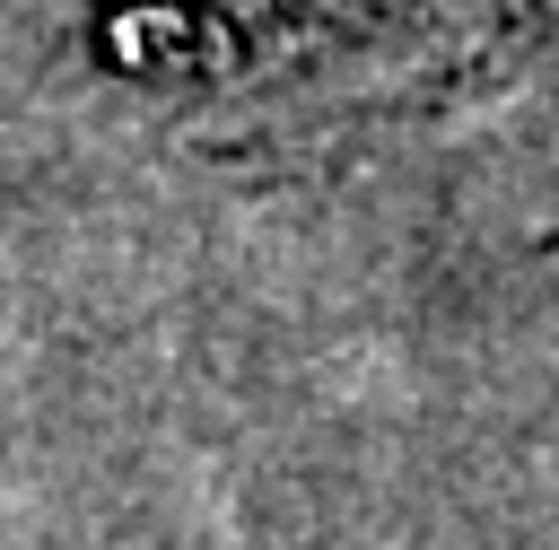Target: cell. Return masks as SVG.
Wrapping results in <instances>:
<instances>
[{
  "label": "cell",
  "instance_id": "6da1fadb",
  "mask_svg": "<svg viewBox=\"0 0 559 550\" xmlns=\"http://www.w3.org/2000/svg\"><path fill=\"white\" fill-rule=\"evenodd\" d=\"M367 0H105V26L140 61H236V52H288L314 35L358 26Z\"/></svg>",
  "mask_w": 559,
  "mask_h": 550
}]
</instances>
